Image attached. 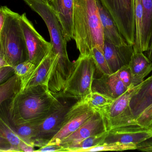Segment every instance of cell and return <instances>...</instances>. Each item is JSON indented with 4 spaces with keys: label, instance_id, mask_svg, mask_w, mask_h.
<instances>
[{
    "label": "cell",
    "instance_id": "obj_1",
    "mask_svg": "<svg viewBox=\"0 0 152 152\" xmlns=\"http://www.w3.org/2000/svg\"><path fill=\"white\" fill-rule=\"evenodd\" d=\"M73 28L80 55H90L95 47L103 51L104 39L97 0H74Z\"/></svg>",
    "mask_w": 152,
    "mask_h": 152
},
{
    "label": "cell",
    "instance_id": "obj_2",
    "mask_svg": "<svg viewBox=\"0 0 152 152\" xmlns=\"http://www.w3.org/2000/svg\"><path fill=\"white\" fill-rule=\"evenodd\" d=\"M6 17L0 31V54L14 68L28 60L27 53L19 22L20 15L6 6Z\"/></svg>",
    "mask_w": 152,
    "mask_h": 152
},
{
    "label": "cell",
    "instance_id": "obj_3",
    "mask_svg": "<svg viewBox=\"0 0 152 152\" xmlns=\"http://www.w3.org/2000/svg\"><path fill=\"white\" fill-rule=\"evenodd\" d=\"M80 100L66 95L63 92L54 94V98L48 114L37 126L34 141V146H44L54 137L62 127L70 108Z\"/></svg>",
    "mask_w": 152,
    "mask_h": 152
},
{
    "label": "cell",
    "instance_id": "obj_4",
    "mask_svg": "<svg viewBox=\"0 0 152 152\" xmlns=\"http://www.w3.org/2000/svg\"><path fill=\"white\" fill-rule=\"evenodd\" d=\"M18 106L20 124L43 120L48 114L54 98L45 85L37 86L21 94Z\"/></svg>",
    "mask_w": 152,
    "mask_h": 152
},
{
    "label": "cell",
    "instance_id": "obj_5",
    "mask_svg": "<svg viewBox=\"0 0 152 152\" xmlns=\"http://www.w3.org/2000/svg\"><path fill=\"white\" fill-rule=\"evenodd\" d=\"M73 63L72 71L62 92L80 101L92 92L96 67L91 55H80Z\"/></svg>",
    "mask_w": 152,
    "mask_h": 152
},
{
    "label": "cell",
    "instance_id": "obj_6",
    "mask_svg": "<svg viewBox=\"0 0 152 152\" xmlns=\"http://www.w3.org/2000/svg\"><path fill=\"white\" fill-rule=\"evenodd\" d=\"M115 21L119 30L129 44L135 41V0H100Z\"/></svg>",
    "mask_w": 152,
    "mask_h": 152
},
{
    "label": "cell",
    "instance_id": "obj_7",
    "mask_svg": "<svg viewBox=\"0 0 152 152\" xmlns=\"http://www.w3.org/2000/svg\"><path fill=\"white\" fill-rule=\"evenodd\" d=\"M19 22L27 53L28 60L37 66L50 52L52 46L37 31L26 13L20 16Z\"/></svg>",
    "mask_w": 152,
    "mask_h": 152
},
{
    "label": "cell",
    "instance_id": "obj_8",
    "mask_svg": "<svg viewBox=\"0 0 152 152\" xmlns=\"http://www.w3.org/2000/svg\"><path fill=\"white\" fill-rule=\"evenodd\" d=\"M96 112L81 101L77 102L66 115L60 130L47 145L59 144L62 139L76 131Z\"/></svg>",
    "mask_w": 152,
    "mask_h": 152
},
{
    "label": "cell",
    "instance_id": "obj_9",
    "mask_svg": "<svg viewBox=\"0 0 152 152\" xmlns=\"http://www.w3.org/2000/svg\"><path fill=\"white\" fill-rule=\"evenodd\" d=\"M108 132L104 143H119L129 150H137L138 145L152 137L148 129L137 126L118 128Z\"/></svg>",
    "mask_w": 152,
    "mask_h": 152
},
{
    "label": "cell",
    "instance_id": "obj_10",
    "mask_svg": "<svg viewBox=\"0 0 152 152\" xmlns=\"http://www.w3.org/2000/svg\"><path fill=\"white\" fill-rule=\"evenodd\" d=\"M106 130L105 123L102 117L96 112L87 121L82 124L76 131L62 139L59 145L66 150L89 137L102 133Z\"/></svg>",
    "mask_w": 152,
    "mask_h": 152
},
{
    "label": "cell",
    "instance_id": "obj_11",
    "mask_svg": "<svg viewBox=\"0 0 152 152\" xmlns=\"http://www.w3.org/2000/svg\"><path fill=\"white\" fill-rule=\"evenodd\" d=\"M103 52L111 71L114 73L128 65L134 51L132 45L118 46L104 40Z\"/></svg>",
    "mask_w": 152,
    "mask_h": 152
},
{
    "label": "cell",
    "instance_id": "obj_12",
    "mask_svg": "<svg viewBox=\"0 0 152 152\" xmlns=\"http://www.w3.org/2000/svg\"><path fill=\"white\" fill-rule=\"evenodd\" d=\"M56 55L52 48L48 54L36 66L29 77L20 85L19 94L37 86L45 85L48 86L49 72Z\"/></svg>",
    "mask_w": 152,
    "mask_h": 152
},
{
    "label": "cell",
    "instance_id": "obj_13",
    "mask_svg": "<svg viewBox=\"0 0 152 152\" xmlns=\"http://www.w3.org/2000/svg\"><path fill=\"white\" fill-rule=\"evenodd\" d=\"M118 77L116 73L102 75L94 78L92 85V91L104 95L115 100L128 89Z\"/></svg>",
    "mask_w": 152,
    "mask_h": 152
},
{
    "label": "cell",
    "instance_id": "obj_14",
    "mask_svg": "<svg viewBox=\"0 0 152 152\" xmlns=\"http://www.w3.org/2000/svg\"><path fill=\"white\" fill-rule=\"evenodd\" d=\"M152 103V75L140 84L130 100L129 108L134 120Z\"/></svg>",
    "mask_w": 152,
    "mask_h": 152
},
{
    "label": "cell",
    "instance_id": "obj_15",
    "mask_svg": "<svg viewBox=\"0 0 152 152\" xmlns=\"http://www.w3.org/2000/svg\"><path fill=\"white\" fill-rule=\"evenodd\" d=\"M50 4L60 22L63 35L68 43L73 39L74 0H54Z\"/></svg>",
    "mask_w": 152,
    "mask_h": 152
},
{
    "label": "cell",
    "instance_id": "obj_16",
    "mask_svg": "<svg viewBox=\"0 0 152 152\" xmlns=\"http://www.w3.org/2000/svg\"><path fill=\"white\" fill-rule=\"evenodd\" d=\"M97 6L102 26L104 39L118 46L126 45L127 43L120 32L115 21L100 0Z\"/></svg>",
    "mask_w": 152,
    "mask_h": 152
},
{
    "label": "cell",
    "instance_id": "obj_17",
    "mask_svg": "<svg viewBox=\"0 0 152 152\" xmlns=\"http://www.w3.org/2000/svg\"><path fill=\"white\" fill-rule=\"evenodd\" d=\"M133 76V84H141L152 71V61L141 52H134L128 64Z\"/></svg>",
    "mask_w": 152,
    "mask_h": 152
},
{
    "label": "cell",
    "instance_id": "obj_18",
    "mask_svg": "<svg viewBox=\"0 0 152 152\" xmlns=\"http://www.w3.org/2000/svg\"><path fill=\"white\" fill-rule=\"evenodd\" d=\"M143 9L142 51L152 61V0H141Z\"/></svg>",
    "mask_w": 152,
    "mask_h": 152
},
{
    "label": "cell",
    "instance_id": "obj_19",
    "mask_svg": "<svg viewBox=\"0 0 152 152\" xmlns=\"http://www.w3.org/2000/svg\"><path fill=\"white\" fill-rule=\"evenodd\" d=\"M80 101L103 117L114 100L100 93L92 92Z\"/></svg>",
    "mask_w": 152,
    "mask_h": 152
},
{
    "label": "cell",
    "instance_id": "obj_20",
    "mask_svg": "<svg viewBox=\"0 0 152 152\" xmlns=\"http://www.w3.org/2000/svg\"><path fill=\"white\" fill-rule=\"evenodd\" d=\"M108 134V131H104L89 137L76 144L68 147L67 152H80L91 147L102 145L104 143Z\"/></svg>",
    "mask_w": 152,
    "mask_h": 152
},
{
    "label": "cell",
    "instance_id": "obj_21",
    "mask_svg": "<svg viewBox=\"0 0 152 152\" xmlns=\"http://www.w3.org/2000/svg\"><path fill=\"white\" fill-rule=\"evenodd\" d=\"M134 16L136 26L135 41L133 46L134 52L142 51V32L143 22V9L141 0H135Z\"/></svg>",
    "mask_w": 152,
    "mask_h": 152
},
{
    "label": "cell",
    "instance_id": "obj_22",
    "mask_svg": "<svg viewBox=\"0 0 152 152\" xmlns=\"http://www.w3.org/2000/svg\"><path fill=\"white\" fill-rule=\"evenodd\" d=\"M20 81L19 77L13 74L8 79L0 84V105L3 102L13 97L20 91Z\"/></svg>",
    "mask_w": 152,
    "mask_h": 152
},
{
    "label": "cell",
    "instance_id": "obj_23",
    "mask_svg": "<svg viewBox=\"0 0 152 152\" xmlns=\"http://www.w3.org/2000/svg\"><path fill=\"white\" fill-rule=\"evenodd\" d=\"M0 136L5 138L10 143L14 152H20L19 146L21 139L14 132L10 126H8L0 118Z\"/></svg>",
    "mask_w": 152,
    "mask_h": 152
},
{
    "label": "cell",
    "instance_id": "obj_24",
    "mask_svg": "<svg viewBox=\"0 0 152 152\" xmlns=\"http://www.w3.org/2000/svg\"><path fill=\"white\" fill-rule=\"evenodd\" d=\"M94 59L96 70L102 75H111V71L107 61L104 58L103 52L98 47H95L92 49L90 55Z\"/></svg>",
    "mask_w": 152,
    "mask_h": 152
},
{
    "label": "cell",
    "instance_id": "obj_25",
    "mask_svg": "<svg viewBox=\"0 0 152 152\" xmlns=\"http://www.w3.org/2000/svg\"><path fill=\"white\" fill-rule=\"evenodd\" d=\"M35 67L36 65L28 60L20 62L14 67V74L19 78L20 85L29 77Z\"/></svg>",
    "mask_w": 152,
    "mask_h": 152
},
{
    "label": "cell",
    "instance_id": "obj_26",
    "mask_svg": "<svg viewBox=\"0 0 152 152\" xmlns=\"http://www.w3.org/2000/svg\"><path fill=\"white\" fill-rule=\"evenodd\" d=\"M137 126L149 129L152 126V103L136 119Z\"/></svg>",
    "mask_w": 152,
    "mask_h": 152
},
{
    "label": "cell",
    "instance_id": "obj_27",
    "mask_svg": "<svg viewBox=\"0 0 152 152\" xmlns=\"http://www.w3.org/2000/svg\"><path fill=\"white\" fill-rule=\"evenodd\" d=\"M115 73L120 80L127 87H130L131 85H133V76L128 65H125L121 67Z\"/></svg>",
    "mask_w": 152,
    "mask_h": 152
},
{
    "label": "cell",
    "instance_id": "obj_28",
    "mask_svg": "<svg viewBox=\"0 0 152 152\" xmlns=\"http://www.w3.org/2000/svg\"><path fill=\"white\" fill-rule=\"evenodd\" d=\"M35 152H67L66 150L59 144L46 145L40 147Z\"/></svg>",
    "mask_w": 152,
    "mask_h": 152
},
{
    "label": "cell",
    "instance_id": "obj_29",
    "mask_svg": "<svg viewBox=\"0 0 152 152\" xmlns=\"http://www.w3.org/2000/svg\"><path fill=\"white\" fill-rule=\"evenodd\" d=\"M14 73V68L11 66L4 67L0 68V84L4 80L11 76L12 73Z\"/></svg>",
    "mask_w": 152,
    "mask_h": 152
},
{
    "label": "cell",
    "instance_id": "obj_30",
    "mask_svg": "<svg viewBox=\"0 0 152 152\" xmlns=\"http://www.w3.org/2000/svg\"><path fill=\"white\" fill-rule=\"evenodd\" d=\"M0 149L5 152H14L9 142L5 138L0 136Z\"/></svg>",
    "mask_w": 152,
    "mask_h": 152
},
{
    "label": "cell",
    "instance_id": "obj_31",
    "mask_svg": "<svg viewBox=\"0 0 152 152\" xmlns=\"http://www.w3.org/2000/svg\"><path fill=\"white\" fill-rule=\"evenodd\" d=\"M20 151L21 152H35L34 146L28 143L21 140L19 146Z\"/></svg>",
    "mask_w": 152,
    "mask_h": 152
},
{
    "label": "cell",
    "instance_id": "obj_32",
    "mask_svg": "<svg viewBox=\"0 0 152 152\" xmlns=\"http://www.w3.org/2000/svg\"><path fill=\"white\" fill-rule=\"evenodd\" d=\"M137 150L142 151L152 152V143L142 142L138 145Z\"/></svg>",
    "mask_w": 152,
    "mask_h": 152
},
{
    "label": "cell",
    "instance_id": "obj_33",
    "mask_svg": "<svg viewBox=\"0 0 152 152\" xmlns=\"http://www.w3.org/2000/svg\"><path fill=\"white\" fill-rule=\"evenodd\" d=\"M6 6L0 7V31L1 30L6 17Z\"/></svg>",
    "mask_w": 152,
    "mask_h": 152
},
{
    "label": "cell",
    "instance_id": "obj_34",
    "mask_svg": "<svg viewBox=\"0 0 152 152\" xmlns=\"http://www.w3.org/2000/svg\"><path fill=\"white\" fill-rule=\"evenodd\" d=\"M8 66H10L8 64L3 56L0 54V68L4 67H8Z\"/></svg>",
    "mask_w": 152,
    "mask_h": 152
},
{
    "label": "cell",
    "instance_id": "obj_35",
    "mask_svg": "<svg viewBox=\"0 0 152 152\" xmlns=\"http://www.w3.org/2000/svg\"><path fill=\"white\" fill-rule=\"evenodd\" d=\"M54 0H48V2L49 4L51 3Z\"/></svg>",
    "mask_w": 152,
    "mask_h": 152
},
{
    "label": "cell",
    "instance_id": "obj_36",
    "mask_svg": "<svg viewBox=\"0 0 152 152\" xmlns=\"http://www.w3.org/2000/svg\"><path fill=\"white\" fill-rule=\"evenodd\" d=\"M149 129V130H150V132H151V133L152 134V126L150 128L148 129Z\"/></svg>",
    "mask_w": 152,
    "mask_h": 152
}]
</instances>
